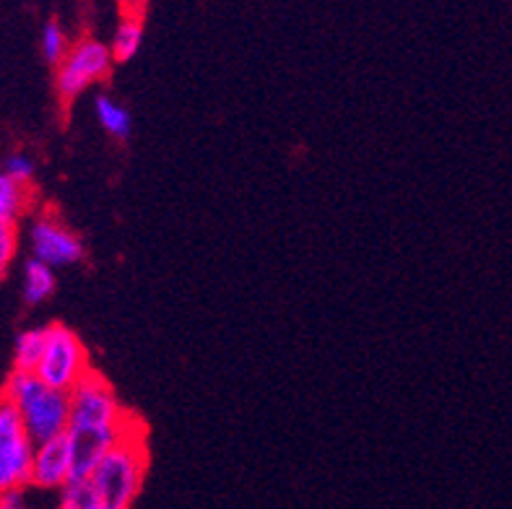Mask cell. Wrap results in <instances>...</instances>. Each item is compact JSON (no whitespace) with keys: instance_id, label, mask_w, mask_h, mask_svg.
I'll return each instance as SVG.
<instances>
[{"instance_id":"obj_1","label":"cell","mask_w":512,"mask_h":509,"mask_svg":"<svg viewBox=\"0 0 512 509\" xmlns=\"http://www.w3.org/2000/svg\"><path fill=\"white\" fill-rule=\"evenodd\" d=\"M149 426L138 413L130 416L125 434L117 439L91 473V486L97 494L99 509H130L141 494L149 473Z\"/></svg>"},{"instance_id":"obj_2","label":"cell","mask_w":512,"mask_h":509,"mask_svg":"<svg viewBox=\"0 0 512 509\" xmlns=\"http://www.w3.org/2000/svg\"><path fill=\"white\" fill-rule=\"evenodd\" d=\"M0 395L16 406L34 445L68 434L71 398H68V393L52 390L34 372H16L13 369Z\"/></svg>"},{"instance_id":"obj_3","label":"cell","mask_w":512,"mask_h":509,"mask_svg":"<svg viewBox=\"0 0 512 509\" xmlns=\"http://www.w3.org/2000/svg\"><path fill=\"white\" fill-rule=\"evenodd\" d=\"M45 328V354H42V361H39V367L34 374L45 385H50L52 390L71 393L73 387L91 372L89 351H86L81 338L71 328H65L60 323L45 325Z\"/></svg>"},{"instance_id":"obj_4","label":"cell","mask_w":512,"mask_h":509,"mask_svg":"<svg viewBox=\"0 0 512 509\" xmlns=\"http://www.w3.org/2000/svg\"><path fill=\"white\" fill-rule=\"evenodd\" d=\"M68 398H71V426L68 429H112V426L123 424L130 411L117 400L107 377L99 374L97 369H91L68 393Z\"/></svg>"},{"instance_id":"obj_5","label":"cell","mask_w":512,"mask_h":509,"mask_svg":"<svg viewBox=\"0 0 512 509\" xmlns=\"http://www.w3.org/2000/svg\"><path fill=\"white\" fill-rule=\"evenodd\" d=\"M34 447L16 406L0 395V494L29 486Z\"/></svg>"},{"instance_id":"obj_6","label":"cell","mask_w":512,"mask_h":509,"mask_svg":"<svg viewBox=\"0 0 512 509\" xmlns=\"http://www.w3.org/2000/svg\"><path fill=\"white\" fill-rule=\"evenodd\" d=\"M112 52L99 39L84 37L71 45L68 55L55 71V89L65 104H71L78 94H84L91 84L104 81L112 71Z\"/></svg>"},{"instance_id":"obj_7","label":"cell","mask_w":512,"mask_h":509,"mask_svg":"<svg viewBox=\"0 0 512 509\" xmlns=\"http://www.w3.org/2000/svg\"><path fill=\"white\" fill-rule=\"evenodd\" d=\"M29 242H32V255L39 263L55 268L73 265L84 258V245L73 232H68L55 216L45 213L29 229Z\"/></svg>"},{"instance_id":"obj_8","label":"cell","mask_w":512,"mask_h":509,"mask_svg":"<svg viewBox=\"0 0 512 509\" xmlns=\"http://www.w3.org/2000/svg\"><path fill=\"white\" fill-rule=\"evenodd\" d=\"M71 473L73 452L68 434L34 447L29 486H37V489H63V486H68V481H71Z\"/></svg>"},{"instance_id":"obj_9","label":"cell","mask_w":512,"mask_h":509,"mask_svg":"<svg viewBox=\"0 0 512 509\" xmlns=\"http://www.w3.org/2000/svg\"><path fill=\"white\" fill-rule=\"evenodd\" d=\"M143 45V11L133 13V8H123V21L117 24L115 39H112L110 52L115 63H128L136 58V52Z\"/></svg>"},{"instance_id":"obj_10","label":"cell","mask_w":512,"mask_h":509,"mask_svg":"<svg viewBox=\"0 0 512 509\" xmlns=\"http://www.w3.org/2000/svg\"><path fill=\"white\" fill-rule=\"evenodd\" d=\"M26 203H29V187L13 182L0 172V232H13Z\"/></svg>"},{"instance_id":"obj_11","label":"cell","mask_w":512,"mask_h":509,"mask_svg":"<svg viewBox=\"0 0 512 509\" xmlns=\"http://www.w3.org/2000/svg\"><path fill=\"white\" fill-rule=\"evenodd\" d=\"M47 328H29L19 333L13 346V369L16 372H37L42 354H45Z\"/></svg>"},{"instance_id":"obj_12","label":"cell","mask_w":512,"mask_h":509,"mask_svg":"<svg viewBox=\"0 0 512 509\" xmlns=\"http://www.w3.org/2000/svg\"><path fill=\"white\" fill-rule=\"evenodd\" d=\"M55 291V271L50 265L29 258L24 265V299L26 304L45 302Z\"/></svg>"},{"instance_id":"obj_13","label":"cell","mask_w":512,"mask_h":509,"mask_svg":"<svg viewBox=\"0 0 512 509\" xmlns=\"http://www.w3.org/2000/svg\"><path fill=\"white\" fill-rule=\"evenodd\" d=\"M94 110H97V120L110 136L115 138H128L130 128H133V120H130V112L125 107L115 102L110 97H97L94 102Z\"/></svg>"},{"instance_id":"obj_14","label":"cell","mask_w":512,"mask_h":509,"mask_svg":"<svg viewBox=\"0 0 512 509\" xmlns=\"http://www.w3.org/2000/svg\"><path fill=\"white\" fill-rule=\"evenodd\" d=\"M71 50V42H68V34H65L63 24L58 19H50L42 29V55H45L47 63H52L58 68L63 63V58Z\"/></svg>"},{"instance_id":"obj_15","label":"cell","mask_w":512,"mask_h":509,"mask_svg":"<svg viewBox=\"0 0 512 509\" xmlns=\"http://www.w3.org/2000/svg\"><path fill=\"white\" fill-rule=\"evenodd\" d=\"M58 509H99L91 481H68V486L60 489Z\"/></svg>"},{"instance_id":"obj_16","label":"cell","mask_w":512,"mask_h":509,"mask_svg":"<svg viewBox=\"0 0 512 509\" xmlns=\"http://www.w3.org/2000/svg\"><path fill=\"white\" fill-rule=\"evenodd\" d=\"M3 174L11 177L13 182H19V185L29 187L34 177V162L26 154H13L6 159V167H3Z\"/></svg>"},{"instance_id":"obj_17","label":"cell","mask_w":512,"mask_h":509,"mask_svg":"<svg viewBox=\"0 0 512 509\" xmlns=\"http://www.w3.org/2000/svg\"><path fill=\"white\" fill-rule=\"evenodd\" d=\"M13 255H16V232H0V281L11 268Z\"/></svg>"},{"instance_id":"obj_18","label":"cell","mask_w":512,"mask_h":509,"mask_svg":"<svg viewBox=\"0 0 512 509\" xmlns=\"http://www.w3.org/2000/svg\"><path fill=\"white\" fill-rule=\"evenodd\" d=\"M0 509H26L24 489H11L0 494Z\"/></svg>"}]
</instances>
